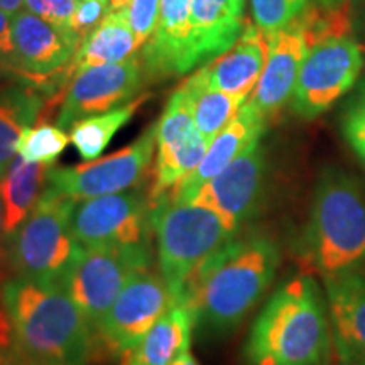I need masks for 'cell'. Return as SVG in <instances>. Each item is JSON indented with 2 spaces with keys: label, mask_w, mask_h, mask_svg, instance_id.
<instances>
[{
  "label": "cell",
  "mask_w": 365,
  "mask_h": 365,
  "mask_svg": "<svg viewBox=\"0 0 365 365\" xmlns=\"http://www.w3.org/2000/svg\"><path fill=\"white\" fill-rule=\"evenodd\" d=\"M333 354L327 298L309 274L274 291L244 346L247 365H327Z\"/></svg>",
  "instance_id": "obj_3"
},
{
  "label": "cell",
  "mask_w": 365,
  "mask_h": 365,
  "mask_svg": "<svg viewBox=\"0 0 365 365\" xmlns=\"http://www.w3.org/2000/svg\"><path fill=\"white\" fill-rule=\"evenodd\" d=\"M362 66V49L349 36L309 46L291 95L293 112L303 118L322 115L352 88Z\"/></svg>",
  "instance_id": "obj_11"
},
{
  "label": "cell",
  "mask_w": 365,
  "mask_h": 365,
  "mask_svg": "<svg viewBox=\"0 0 365 365\" xmlns=\"http://www.w3.org/2000/svg\"><path fill=\"white\" fill-rule=\"evenodd\" d=\"M333 352L341 364L365 365V271L325 277Z\"/></svg>",
  "instance_id": "obj_17"
},
{
  "label": "cell",
  "mask_w": 365,
  "mask_h": 365,
  "mask_svg": "<svg viewBox=\"0 0 365 365\" xmlns=\"http://www.w3.org/2000/svg\"><path fill=\"white\" fill-rule=\"evenodd\" d=\"M76 200L46 186L24 222L4 237L9 277L61 286L78 252L71 232Z\"/></svg>",
  "instance_id": "obj_6"
},
{
  "label": "cell",
  "mask_w": 365,
  "mask_h": 365,
  "mask_svg": "<svg viewBox=\"0 0 365 365\" xmlns=\"http://www.w3.org/2000/svg\"><path fill=\"white\" fill-rule=\"evenodd\" d=\"M267 59V38L247 21L244 33L228 51L200 68L205 81L247 102L257 86Z\"/></svg>",
  "instance_id": "obj_19"
},
{
  "label": "cell",
  "mask_w": 365,
  "mask_h": 365,
  "mask_svg": "<svg viewBox=\"0 0 365 365\" xmlns=\"http://www.w3.org/2000/svg\"><path fill=\"white\" fill-rule=\"evenodd\" d=\"M266 150L261 139L249 145L220 175L195 191L186 202L215 212L232 232L252 218L266 186Z\"/></svg>",
  "instance_id": "obj_14"
},
{
  "label": "cell",
  "mask_w": 365,
  "mask_h": 365,
  "mask_svg": "<svg viewBox=\"0 0 365 365\" xmlns=\"http://www.w3.org/2000/svg\"><path fill=\"white\" fill-rule=\"evenodd\" d=\"M308 4L309 0H250V9L255 26L271 34L291 24Z\"/></svg>",
  "instance_id": "obj_30"
},
{
  "label": "cell",
  "mask_w": 365,
  "mask_h": 365,
  "mask_svg": "<svg viewBox=\"0 0 365 365\" xmlns=\"http://www.w3.org/2000/svg\"><path fill=\"white\" fill-rule=\"evenodd\" d=\"M21 7H24V0H0V9L6 11L7 14H16L21 11Z\"/></svg>",
  "instance_id": "obj_37"
},
{
  "label": "cell",
  "mask_w": 365,
  "mask_h": 365,
  "mask_svg": "<svg viewBox=\"0 0 365 365\" xmlns=\"http://www.w3.org/2000/svg\"><path fill=\"white\" fill-rule=\"evenodd\" d=\"M304 261L325 277L365 271V191L344 171L330 170L314 188Z\"/></svg>",
  "instance_id": "obj_4"
},
{
  "label": "cell",
  "mask_w": 365,
  "mask_h": 365,
  "mask_svg": "<svg viewBox=\"0 0 365 365\" xmlns=\"http://www.w3.org/2000/svg\"><path fill=\"white\" fill-rule=\"evenodd\" d=\"M196 130H198V127L195 124L190 95L181 85L173 91L158 120V148L182 143L193 135Z\"/></svg>",
  "instance_id": "obj_29"
},
{
  "label": "cell",
  "mask_w": 365,
  "mask_h": 365,
  "mask_svg": "<svg viewBox=\"0 0 365 365\" xmlns=\"http://www.w3.org/2000/svg\"><path fill=\"white\" fill-rule=\"evenodd\" d=\"M46 102L44 93L22 81L0 88V181L17 156L16 144L22 129L38 124Z\"/></svg>",
  "instance_id": "obj_22"
},
{
  "label": "cell",
  "mask_w": 365,
  "mask_h": 365,
  "mask_svg": "<svg viewBox=\"0 0 365 365\" xmlns=\"http://www.w3.org/2000/svg\"><path fill=\"white\" fill-rule=\"evenodd\" d=\"M9 279L6 259V244H4V215L2 200H0V365H12V336L11 323L4 304V286Z\"/></svg>",
  "instance_id": "obj_32"
},
{
  "label": "cell",
  "mask_w": 365,
  "mask_h": 365,
  "mask_svg": "<svg viewBox=\"0 0 365 365\" xmlns=\"http://www.w3.org/2000/svg\"><path fill=\"white\" fill-rule=\"evenodd\" d=\"M159 9H161V0H130L129 7H127L130 27L140 48L148 43L156 31Z\"/></svg>",
  "instance_id": "obj_31"
},
{
  "label": "cell",
  "mask_w": 365,
  "mask_h": 365,
  "mask_svg": "<svg viewBox=\"0 0 365 365\" xmlns=\"http://www.w3.org/2000/svg\"><path fill=\"white\" fill-rule=\"evenodd\" d=\"M340 365H349V364H341V362H340Z\"/></svg>",
  "instance_id": "obj_41"
},
{
  "label": "cell",
  "mask_w": 365,
  "mask_h": 365,
  "mask_svg": "<svg viewBox=\"0 0 365 365\" xmlns=\"http://www.w3.org/2000/svg\"><path fill=\"white\" fill-rule=\"evenodd\" d=\"M0 65L11 71L17 80H21L19 73H17L16 48H14L12 16L2 9H0Z\"/></svg>",
  "instance_id": "obj_36"
},
{
  "label": "cell",
  "mask_w": 365,
  "mask_h": 365,
  "mask_svg": "<svg viewBox=\"0 0 365 365\" xmlns=\"http://www.w3.org/2000/svg\"><path fill=\"white\" fill-rule=\"evenodd\" d=\"M139 49L140 46L130 27L127 9L110 11L81 43L73 59V70L78 73L85 68L125 61Z\"/></svg>",
  "instance_id": "obj_23"
},
{
  "label": "cell",
  "mask_w": 365,
  "mask_h": 365,
  "mask_svg": "<svg viewBox=\"0 0 365 365\" xmlns=\"http://www.w3.org/2000/svg\"><path fill=\"white\" fill-rule=\"evenodd\" d=\"M244 9L245 0H191V49L196 68L237 43L247 26Z\"/></svg>",
  "instance_id": "obj_20"
},
{
  "label": "cell",
  "mask_w": 365,
  "mask_h": 365,
  "mask_svg": "<svg viewBox=\"0 0 365 365\" xmlns=\"http://www.w3.org/2000/svg\"><path fill=\"white\" fill-rule=\"evenodd\" d=\"M149 97L150 93L139 95L129 103L113 108L110 112L98 113V115L81 118L76 122L70 129V140L78 150L80 158L83 161H93L102 156L103 150L112 143L113 135L135 115L140 105L148 102Z\"/></svg>",
  "instance_id": "obj_26"
},
{
  "label": "cell",
  "mask_w": 365,
  "mask_h": 365,
  "mask_svg": "<svg viewBox=\"0 0 365 365\" xmlns=\"http://www.w3.org/2000/svg\"><path fill=\"white\" fill-rule=\"evenodd\" d=\"M344 135L354 153L365 164V97L346 112L344 118Z\"/></svg>",
  "instance_id": "obj_35"
},
{
  "label": "cell",
  "mask_w": 365,
  "mask_h": 365,
  "mask_svg": "<svg viewBox=\"0 0 365 365\" xmlns=\"http://www.w3.org/2000/svg\"><path fill=\"white\" fill-rule=\"evenodd\" d=\"M156 132L154 122L134 143L102 159L76 166H49L46 182L76 202L143 186L158 145Z\"/></svg>",
  "instance_id": "obj_10"
},
{
  "label": "cell",
  "mask_w": 365,
  "mask_h": 365,
  "mask_svg": "<svg viewBox=\"0 0 365 365\" xmlns=\"http://www.w3.org/2000/svg\"><path fill=\"white\" fill-rule=\"evenodd\" d=\"M14 81H21V80H17L11 71L6 70V68L0 65V88H4V86L14 83Z\"/></svg>",
  "instance_id": "obj_38"
},
{
  "label": "cell",
  "mask_w": 365,
  "mask_h": 365,
  "mask_svg": "<svg viewBox=\"0 0 365 365\" xmlns=\"http://www.w3.org/2000/svg\"><path fill=\"white\" fill-rule=\"evenodd\" d=\"M210 140L202 132L196 130L186 140L171 145L158 148L156 163L153 168V185L149 190L150 205L170 198L178 182L191 175L207 154Z\"/></svg>",
  "instance_id": "obj_25"
},
{
  "label": "cell",
  "mask_w": 365,
  "mask_h": 365,
  "mask_svg": "<svg viewBox=\"0 0 365 365\" xmlns=\"http://www.w3.org/2000/svg\"><path fill=\"white\" fill-rule=\"evenodd\" d=\"M314 2L322 4V6H328V7H333V6H340V4H345L346 0H314Z\"/></svg>",
  "instance_id": "obj_40"
},
{
  "label": "cell",
  "mask_w": 365,
  "mask_h": 365,
  "mask_svg": "<svg viewBox=\"0 0 365 365\" xmlns=\"http://www.w3.org/2000/svg\"><path fill=\"white\" fill-rule=\"evenodd\" d=\"M171 304V293L161 274L150 269L139 271L127 281L95 328L98 344L122 357L144 339Z\"/></svg>",
  "instance_id": "obj_13"
},
{
  "label": "cell",
  "mask_w": 365,
  "mask_h": 365,
  "mask_svg": "<svg viewBox=\"0 0 365 365\" xmlns=\"http://www.w3.org/2000/svg\"><path fill=\"white\" fill-rule=\"evenodd\" d=\"M12 36L21 81L48 98L61 97L75 76L73 59L81 41L71 29H61L34 14H12Z\"/></svg>",
  "instance_id": "obj_8"
},
{
  "label": "cell",
  "mask_w": 365,
  "mask_h": 365,
  "mask_svg": "<svg viewBox=\"0 0 365 365\" xmlns=\"http://www.w3.org/2000/svg\"><path fill=\"white\" fill-rule=\"evenodd\" d=\"M173 365H200L198 362H196V360H195V357H193V355H191V352H186V354H182L181 355V357L180 359H178L176 360V362L175 364H173Z\"/></svg>",
  "instance_id": "obj_39"
},
{
  "label": "cell",
  "mask_w": 365,
  "mask_h": 365,
  "mask_svg": "<svg viewBox=\"0 0 365 365\" xmlns=\"http://www.w3.org/2000/svg\"><path fill=\"white\" fill-rule=\"evenodd\" d=\"M195 317L186 303H173L143 340L120 357V365H173L190 352Z\"/></svg>",
  "instance_id": "obj_21"
},
{
  "label": "cell",
  "mask_w": 365,
  "mask_h": 365,
  "mask_svg": "<svg viewBox=\"0 0 365 365\" xmlns=\"http://www.w3.org/2000/svg\"><path fill=\"white\" fill-rule=\"evenodd\" d=\"M267 120L249 102L242 105L239 113L232 118L208 145L207 154L198 168L178 182L170 198L176 202H186L195 191H198L205 182L213 180L225 170L234 159H237L249 148L259 140L266 130Z\"/></svg>",
  "instance_id": "obj_18"
},
{
  "label": "cell",
  "mask_w": 365,
  "mask_h": 365,
  "mask_svg": "<svg viewBox=\"0 0 365 365\" xmlns=\"http://www.w3.org/2000/svg\"><path fill=\"white\" fill-rule=\"evenodd\" d=\"M4 304L12 365H88L95 357V330L61 286L9 277Z\"/></svg>",
  "instance_id": "obj_2"
},
{
  "label": "cell",
  "mask_w": 365,
  "mask_h": 365,
  "mask_svg": "<svg viewBox=\"0 0 365 365\" xmlns=\"http://www.w3.org/2000/svg\"><path fill=\"white\" fill-rule=\"evenodd\" d=\"M139 54L120 63L85 68L66 85L56 113V125L71 129L81 118L110 112L139 97L148 81Z\"/></svg>",
  "instance_id": "obj_12"
},
{
  "label": "cell",
  "mask_w": 365,
  "mask_h": 365,
  "mask_svg": "<svg viewBox=\"0 0 365 365\" xmlns=\"http://www.w3.org/2000/svg\"><path fill=\"white\" fill-rule=\"evenodd\" d=\"M150 225L156 235L159 274L173 303H182L195 272L235 237L215 212L171 198L150 205Z\"/></svg>",
  "instance_id": "obj_5"
},
{
  "label": "cell",
  "mask_w": 365,
  "mask_h": 365,
  "mask_svg": "<svg viewBox=\"0 0 365 365\" xmlns=\"http://www.w3.org/2000/svg\"><path fill=\"white\" fill-rule=\"evenodd\" d=\"M70 135L65 129L58 125H51L48 122L24 127L17 139L16 150L29 163L51 164L65 153L70 144Z\"/></svg>",
  "instance_id": "obj_28"
},
{
  "label": "cell",
  "mask_w": 365,
  "mask_h": 365,
  "mask_svg": "<svg viewBox=\"0 0 365 365\" xmlns=\"http://www.w3.org/2000/svg\"><path fill=\"white\" fill-rule=\"evenodd\" d=\"M78 4L80 0H24V11L61 29H70Z\"/></svg>",
  "instance_id": "obj_33"
},
{
  "label": "cell",
  "mask_w": 365,
  "mask_h": 365,
  "mask_svg": "<svg viewBox=\"0 0 365 365\" xmlns=\"http://www.w3.org/2000/svg\"><path fill=\"white\" fill-rule=\"evenodd\" d=\"M266 66L247 102L266 118L276 115L293 95L301 65L308 53L303 31L293 21L276 33L266 34Z\"/></svg>",
  "instance_id": "obj_16"
},
{
  "label": "cell",
  "mask_w": 365,
  "mask_h": 365,
  "mask_svg": "<svg viewBox=\"0 0 365 365\" xmlns=\"http://www.w3.org/2000/svg\"><path fill=\"white\" fill-rule=\"evenodd\" d=\"M49 164L29 163L17 154L0 181L4 237H9L26 220L44 188Z\"/></svg>",
  "instance_id": "obj_24"
},
{
  "label": "cell",
  "mask_w": 365,
  "mask_h": 365,
  "mask_svg": "<svg viewBox=\"0 0 365 365\" xmlns=\"http://www.w3.org/2000/svg\"><path fill=\"white\" fill-rule=\"evenodd\" d=\"M279 264L281 250L271 237L228 240L186 286L182 303L193 312L195 328L210 335L234 330L266 294Z\"/></svg>",
  "instance_id": "obj_1"
},
{
  "label": "cell",
  "mask_w": 365,
  "mask_h": 365,
  "mask_svg": "<svg viewBox=\"0 0 365 365\" xmlns=\"http://www.w3.org/2000/svg\"><path fill=\"white\" fill-rule=\"evenodd\" d=\"M137 54L149 80L193 71L196 63L191 49V0H161L156 31Z\"/></svg>",
  "instance_id": "obj_15"
},
{
  "label": "cell",
  "mask_w": 365,
  "mask_h": 365,
  "mask_svg": "<svg viewBox=\"0 0 365 365\" xmlns=\"http://www.w3.org/2000/svg\"><path fill=\"white\" fill-rule=\"evenodd\" d=\"M149 195L143 186L76 202L71 232L85 249L150 245Z\"/></svg>",
  "instance_id": "obj_9"
},
{
  "label": "cell",
  "mask_w": 365,
  "mask_h": 365,
  "mask_svg": "<svg viewBox=\"0 0 365 365\" xmlns=\"http://www.w3.org/2000/svg\"><path fill=\"white\" fill-rule=\"evenodd\" d=\"M150 245L140 247H80L61 281L73 303L97 328L105 313L134 274L150 267Z\"/></svg>",
  "instance_id": "obj_7"
},
{
  "label": "cell",
  "mask_w": 365,
  "mask_h": 365,
  "mask_svg": "<svg viewBox=\"0 0 365 365\" xmlns=\"http://www.w3.org/2000/svg\"><path fill=\"white\" fill-rule=\"evenodd\" d=\"M108 12H110L108 0H80L78 7L71 17L70 29L81 41H85L86 36L108 16Z\"/></svg>",
  "instance_id": "obj_34"
},
{
  "label": "cell",
  "mask_w": 365,
  "mask_h": 365,
  "mask_svg": "<svg viewBox=\"0 0 365 365\" xmlns=\"http://www.w3.org/2000/svg\"><path fill=\"white\" fill-rule=\"evenodd\" d=\"M182 86L190 95L195 124L210 143L245 103V100L210 86L200 70H196Z\"/></svg>",
  "instance_id": "obj_27"
}]
</instances>
